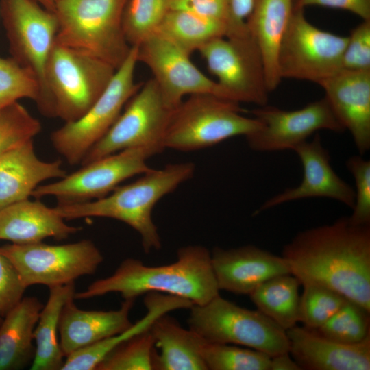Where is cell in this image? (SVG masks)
I'll return each instance as SVG.
<instances>
[{
    "label": "cell",
    "instance_id": "cell-1",
    "mask_svg": "<svg viewBox=\"0 0 370 370\" xmlns=\"http://www.w3.org/2000/svg\"><path fill=\"white\" fill-rule=\"evenodd\" d=\"M301 284L328 287L370 312V225L348 217L298 233L283 249Z\"/></svg>",
    "mask_w": 370,
    "mask_h": 370
},
{
    "label": "cell",
    "instance_id": "cell-2",
    "mask_svg": "<svg viewBox=\"0 0 370 370\" xmlns=\"http://www.w3.org/2000/svg\"><path fill=\"white\" fill-rule=\"evenodd\" d=\"M211 252L201 245H188L177 251L175 262L150 267L135 258H126L111 275L76 292L75 299H86L119 293L124 299H135L151 292L186 299L204 305L219 295Z\"/></svg>",
    "mask_w": 370,
    "mask_h": 370
},
{
    "label": "cell",
    "instance_id": "cell-3",
    "mask_svg": "<svg viewBox=\"0 0 370 370\" xmlns=\"http://www.w3.org/2000/svg\"><path fill=\"white\" fill-rule=\"evenodd\" d=\"M195 171L192 162L169 164L150 169L137 180L118 186L107 195L91 201L58 204L53 208L65 220L105 217L125 223L140 236L145 253L158 250L161 239L152 219L158 201L189 180Z\"/></svg>",
    "mask_w": 370,
    "mask_h": 370
},
{
    "label": "cell",
    "instance_id": "cell-4",
    "mask_svg": "<svg viewBox=\"0 0 370 370\" xmlns=\"http://www.w3.org/2000/svg\"><path fill=\"white\" fill-rule=\"evenodd\" d=\"M127 0H57L56 41L97 58L117 69L132 47L123 29Z\"/></svg>",
    "mask_w": 370,
    "mask_h": 370
},
{
    "label": "cell",
    "instance_id": "cell-5",
    "mask_svg": "<svg viewBox=\"0 0 370 370\" xmlns=\"http://www.w3.org/2000/svg\"><path fill=\"white\" fill-rule=\"evenodd\" d=\"M239 103L212 95H193L173 110L166 130L164 149L189 151L210 147L228 138L247 136L260 127L243 116Z\"/></svg>",
    "mask_w": 370,
    "mask_h": 370
},
{
    "label": "cell",
    "instance_id": "cell-6",
    "mask_svg": "<svg viewBox=\"0 0 370 370\" xmlns=\"http://www.w3.org/2000/svg\"><path fill=\"white\" fill-rule=\"evenodd\" d=\"M116 70L108 63L56 40L45 75L53 116L64 123L79 119L105 90Z\"/></svg>",
    "mask_w": 370,
    "mask_h": 370
},
{
    "label": "cell",
    "instance_id": "cell-7",
    "mask_svg": "<svg viewBox=\"0 0 370 370\" xmlns=\"http://www.w3.org/2000/svg\"><path fill=\"white\" fill-rule=\"evenodd\" d=\"M190 309L189 329L206 341L244 346L271 357L289 352L286 330L258 310L241 307L220 295Z\"/></svg>",
    "mask_w": 370,
    "mask_h": 370
},
{
    "label": "cell",
    "instance_id": "cell-8",
    "mask_svg": "<svg viewBox=\"0 0 370 370\" xmlns=\"http://www.w3.org/2000/svg\"><path fill=\"white\" fill-rule=\"evenodd\" d=\"M0 12L12 58L36 77L40 91L36 106L42 114L53 117L45 75L56 40V17L36 0H1Z\"/></svg>",
    "mask_w": 370,
    "mask_h": 370
},
{
    "label": "cell",
    "instance_id": "cell-9",
    "mask_svg": "<svg viewBox=\"0 0 370 370\" xmlns=\"http://www.w3.org/2000/svg\"><path fill=\"white\" fill-rule=\"evenodd\" d=\"M137 47H132L109 84L79 119L64 123L51 134L56 151L71 165L80 164L90 148L108 131L143 84L134 81Z\"/></svg>",
    "mask_w": 370,
    "mask_h": 370
},
{
    "label": "cell",
    "instance_id": "cell-10",
    "mask_svg": "<svg viewBox=\"0 0 370 370\" xmlns=\"http://www.w3.org/2000/svg\"><path fill=\"white\" fill-rule=\"evenodd\" d=\"M118 119L88 151L84 165L116 152L137 147L158 153L174 110L164 103L159 87L151 78L143 84L128 101Z\"/></svg>",
    "mask_w": 370,
    "mask_h": 370
},
{
    "label": "cell",
    "instance_id": "cell-11",
    "mask_svg": "<svg viewBox=\"0 0 370 370\" xmlns=\"http://www.w3.org/2000/svg\"><path fill=\"white\" fill-rule=\"evenodd\" d=\"M348 36L322 30L305 17L304 9L294 8L280 47L278 69L282 79L306 80L319 84L343 69Z\"/></svg>",
    "mask_w": 370,
    "mask_h": 370
},
{
    "label": "cell",
    "instance_id": "cell-12",
    "mask_svg": "<svg viewBox=\"0 0 370 370\" xmlns=\"http://www.w3.org/2000/svg\"><path fill=\"white\" fill-rule=\"evenodd\" d=\"M0 252L13 263L27 288L75 282L93 275L103 261L102 253L89 239L62 245L12 243L0 247Z\"/></svg>",
    "mask_w": 370,
    "mask_h": 370
},
{
    "label": "cell",
    "instance_id": "cell-13",
    "mask_svg": "<svg viewBox=\"0 0 370 370\" xmlns=\"http://www.w3.org/2000/svg\"><path fill=\"white\" fill-rule=\"evenodd\" d=\"M198 51L231 101L267 104L269 91L263 62L249 29L241 34L215 38Z\"/></svg>",
    "mask_w": 370,
    "mask_h": 370
},
{
    "label": "cell",
    "instance_id": "cell-14",
    "mask_svg": "<svg viewBox=\"0 0 370 370\" xmlns=\"http://www.w3.org/2000/svg\"><path fill=\"white\" fill-rule=\"evenodd\" d=\"M156 152L145 147L125 149L82 165L58 181L38 186L31 196H51L58 204H71L101 198L125 180L149 171L147 160Z\"/></svg>",
    "mask_w": 370,
    "mask_h": 370
},
{
    "label": "cell",
    "instance_id": "cell-15",
    "mask_svg": "<svg viewBox=\"0 0 370 370\" xmlns=\"http://www.w3.org/2000/svg\"><path fill=\"white\" fill-rule=\"evenodd\" d=\"M136 47L138 62L151 70L164 103L171 110L186 95L207 94L230 100L216 81L192 62L190 55L160 34L154 33Z\"/></svg>",
    "mask_w": 370,
    "mask_h": 370
},
{
    "label": "cell",
    "instance_id": "cell-16",
    "mask_svg": "<svg viewBox=\"0 0 370 370\" xmlns=\"http://www.w3.org/2000/svg\"><path fill=\"white\" fill-rule=\"evenodd\" d=\"M251 114L260 127L245 138L249 147L259 152L293 150L321 130H345L325 97L297 110H284L267 104L254 109Z\"/></svg>",
    "mask_w": 370,
    "mask_h": 370
},
{
    "label": "cell",
    "instance_id": "cell-17",
    "mask_svg": "<svg viewBox=\"0 0 370 370\" xmlns=\"http://www.w3.org/2000/svg\"><path fill=\"white\" fill-rule=\"evenodd\" d=\"M303 167L301 183L265 201L256 213L295 200L324 197L334 199L351 208L355 201L354 189L333 170L328 151L323 147L320 135L306 140L293 149Z\"/></svg>",
    "mask_w": 370,
    "mask_h": 370
},
{
    "label": "cell",
    "instance_id": "cell-18",
    "mask_svg": "<svg viewBox=\"0 0 370 370\" xmlns=\"http://www.w3.org/2000/svg\"><path fill=\"white\" fill-rule=\"evenodd\" d=\"M212 265L219 290L249 295L269 279L291 273L286 260L254 245L228 249L215 247Z\"/></svg>",
    "mask_w": 370,
    "mask_h": 370
},
{
    "label": "cell",
    "instance_id": "cell-19",
    "mask_svg": "<svg viewBox=\"0 0 370 370\" xmlns=\"http://www.w3.org/2000/svg\"><path fill=\"white\" fill-rule=\"evenodd\" d=\"M319 85L334 116L363 155L370 149V70L343 69Z\"/></svg>",
    "mask_w": 370,
    "mask_h": 370
},
{
    "label": "cell",
    "instance_id": "cell-20",
    "mask_svg": "<svg viewBox=\"0 0 370 370\" xmlns=\"http://www.w3.org/2000/svg\"><path fill=\"white\" fill-rule=\"evenodd\" d=\"M286 332L289 354L301 369H370V336L358 343L344 344L304 326L295 325Z\"/></svg>",
    "mask_w": 370,
    "mask_h": 370
},
{
    "label": "cell",
    "instance_id": "cell-21",
    "mask_svg": "<svg viewBox=\"0 0 370 370\" xmlns=\"http://www.w3.org/2000/svg\"><path fill=\"white\" fill-rule=\"evenodd\" d=\"M69 300L59 321V341L65 358L71 354L129 328L134 299H124L116 310H84Z\"/></svg>",
    "mask_w": 370,
    "mask_h": 370
},
{
    "label": "cell",
    "instance_id": "cell-22",
    "mask_svg": "<svg viewBox=\"0 0 370 370\" xmlns=\"http://www.w3.org/2000/svg\"><path fill=\"white\" fill-rule=\"evenodd\" d=\"M66 175L60 160L37 156L33 140L14 147L0 156V209L29 199L42 182Z\"/></svg>",
    "mask_w": 370,
    "mask_h": 370
},
{
    "label": "cell",
    "instance_id": "cell-23",
    "mask_svg": "<svg viewBox=\"0 0 370 370\" xmlns=\"http://www.w3.org/2000/svg\"><path fill=\"white\" fill-rule=\"evenodd\" d=\"M81 227L68 225L53 208L29 199L0 209V240L32 244L47 238H67Z\"/></svg>",
    "mask_w": 370,
    "mask_h": 370
},
{
    "label": "cell",
    "instance_id": "cell-24",
    "mask_svg": "<svg viewBox=\"0 0 370 370\" xmlns=\"http://www.w3.org/2000/svg\"><path fill=\"white\" fill-rule=\"evenodd\" d=\"M293 8V0H256L247 20L262 56L269 92L280 85L278 54Z\"/></svg>",
    "mask_w": 370,
    "mask_h": 370
},
{
    "label": "cell",
    "instance_id": "cell-25",
    "mask_svg": "<svg viewBox=\"0 0 370 370\" xmlns=\"http://www.w3.org/2000/svg\"><path fill=\"white\" fill-rule=\"evenodd\" d=\"M34 296L23 297L0 325V370L30 366L35 355L34 332L43 307Z\"/></svg>",
    "mask_w": 370,
    "mask_h": 370
},
{
    "label": "cell",
    "instance_id": "cell-26",
    "mask_svg": "<svg viewBox=\"0 0 370 370\" xmlns=\"http://www.w3.org/2000/svg\"><path fill=\"white\" fill-rule=\"evenodd\" d=\"M144 303L147 312L141 319L119 334L67 356L62 370H96L111 352L131 337L147 330L158 317L173 310L190 308L193 306L186 299L156 292L146 293Z\"/></svg>",
    "mask_w": 370,
    "mask_h": 370
},
{
    "label": "cell",
    "instance_id": "cell-27",
    "mask_svg": "<svg viewBox=\"0 0 370 370\" xmlns=\"http://www.w3.org/2000/svg\"><path fill=\"white\" fill-rule=\"evenodd\" d=\"M153 337V369L207 370L200 354L201 338L184 328L167 313L158 317L149 328Z\"/></svg>",
    "mask_w": 370,
    "mask_h": 370
},
{
    "label": "cell",
    "instance_id": "cell-28",
    "mask_svg": "<svg viewBox=\"0 0 370 370\" xmlns=\"http://www.w3.org/2000/svg\"><path fill=\"white\" fill-rule=\"evenodd\" d=\"M47 301L43 306L34 332L35 355L32 370H62L65 356L58 339L59 321L64 304L75 298V282L49 288Z\"/></svg>",
    "mask_w": 370,
    "mask_h": 370
},
{
    "label": "cell",
    "instance_id": "cell-29",
    "mask_svg": "<svg viewBox=\"0 0 370 370\" xmlns=\"http://www.w3.org/2000/svg\"><path fill=\"white\" fill-rule=\"evenodd\" d=\"M299 280L291 273L265 281L249 295L257 310L284 330L299 321Z\"/></svg>",
    "mask_w": 370,
    "mask_h": 370
},
{
    "label": "cell",
    "instance_id": "cell-30",
    "mask_svg": "<svg viewBox=\"0 0 370 370\" xmlns=\"http://www.w3.org/2000/svg\"><path fill=\"white\" fill-rule=\"evenodd\" d=\"M226 32L223 21L171 9L156 32L190 56L211 40L225 36Z\"/></svg>",
    "mask_w": 370,
    "mask_h": 370
},
{
    "label": "cell",
    "instance_id": "cell-31",
    "mask_svg": "<svg viewBox=\"0 0 370 370\" xmlns=\"http://www.w3.org/2000/svg\"><path fill=\"white\" fill-rule=\"evenodd\" d=\"M171 0H127L122 25L131 47L138 46L153 34L171 9Z\"/></svg>",
    "mask_w": 370,
    "mask_h": 370
},
{
    "label": "cell",
    "instance_id": "cell-32",
    "mask_svg": "<svg viewBox=\"0 0 370 370\" xmlns=\"http://www.w3.org/2000/svg\"><path fill=\"white\" fill-rule=\"evenodd\" d=\"M200 354L207 370H270L271 356L236 345L208 342L201 338Z\"/></svg>",
    "mask_w": 370,
    "mask_h": 370
},
{
    "label": "cell",
    "instance_id": "cell-33",
    "mask_svg": "<svg viewBox=\"0 0 370 370\" xmlns=\"http://www.w3.org/2000/svg\"><path fill=\"white\" fill-rule=\"evenodd\" d=\"M369 312L347 300L321 327L314 330L321 336L344 344H355L370 336Z\"/></svg>",
    "mask_w": 370,
    "mask_h": 370
},
{
    "label": "cell",
    "instance_id": "cell-34",
    "mask_svg": "<svg viewBox=\"0 0 370 370\" xmlns=\"http://www.w3.org/2000/svg\"><path fill=\"white\" fill-rule=\"evenodd\" d=\"M299 298V321L304 327L317 330L332 317L348 300L341 293L317 284L302 285Z\"/></svg>",
    "mask_w": 370,
    "mask_h": 370
},
{
    "label": "cell",
    "instance_id": "cell-35",
    "mask_svg": "<svg viewBox=\"0 0 370 370\" xmlns=\"http://www.w3.org/2000/svg\"><path fill=\"white\" fill-rule=\"evenodd\" d=\"M149 328L119 345L100 362L96 370L153 369L154 341Z\"/></svg>",
    "mask_w": 370,
    "mask_h": 370
},
{
    "label": "cell",
    "instance_id": "cell-36",
    "mask_svg": "<svg viewBox=\"0 0 370 370\" xmlns=\"http://www.w3.org/2000/svg\"><path fill=\"white\" fill-rule=\"evenodd\" d=\"M42 130L40 122L18 101L0 109V156L33 140Z\"/></svg>",
    "mask_w": 370,
    "mask_h": 370
},
{
    "label": "cell",
    "instance_id": "cell-37",
    "mask_svg": "<svg viewBox=\"0 0 370 370\" xmlns=\"http://www.w3.org/2000/svg\"><path fill=\"white\" fill-rule=\"evenodd\" d=\"M40 91L34 74L14 58L0 57V109L22 98L37 104Z\"/></svg>",
    "mask_w": 370,
    "mask_h": 370
},
{
    "label": "cell",
    "instance_id": "cell-38",
    "mask_svg": "<svg viewBox=\"0 0 370 370\" xmlns=\"http://www.w3.org/2000/svg\"><path fill=\"white\" fill-rule=\"evenodd\" d=\"M346 167L354 177L355 201L348 217L355 225H370V161L360 156H353L346 161Z\"/></svg>",
    "mask_w": 370,
    "mask_h": 370
},
{
    "label": "cell",
    "instance_id": "cell-39",
    "mask_svg": "<svg viewBox=\"0 0 370 370\" xmlns=\"http://www.w3.org/2000/svg\"><path fill=\"white\" fill-rule=\"evenodd\" d=\"M343 69L370 70V20L362 21L352 29L343 56Z\"/></svg>",
    "mask_w": 370,
    "mask_h": 370
},
{
    "label": "cell",
    "instance_id": "cell-40",
    "mask_svg": "<svg viewBox=\"0 0 370 370\" xmlns=\"http://www.w3.org/2000/svg\"><path fill=\"white\" fill-rule=\"evenodd\" d=\"M27 287L10 260L0 252V315L4 317L23 298Z\"/></svg>",
    "mask_w": 370,
    "mask_h": 370
},
{
    "label": "cell",
    "instance_id": "cell-41",
    "mask_svg": "<svg viewBox=\"0 0 370 370\" xmlns=\"http://www.w3.org/2000/svg\"><path fill=\"white\" fill-rule=\"evenodd\" d=\"M171 9L190 12L227 23V0H171Z\"/></svg>",
    "mask_w": 370,
    "mask_h": 370
},
{
    "label": "cell",
    "instance_id": "cell-42",
    "mask_svg": "<svg viewBox=\"0 0 370 370\" xmlns=\"http://www.w3.org/2000/svg\"><path fill=\"white\" fill-rule=\"evenodd\" d=\"M310 5L347 10L362 21L370 20V0H293L294 8L304 9Z\"/></svg>",
    "mask_w": 370,
    "mask_h": 370
},
{
    "label": "cell",
    "instance_id": "cell-43",
    "mask_svg": "<svg viewBox=\"0 0 370 370\" xmlns=\"http://www.w3.org/2000/svg\"><path fill=\"white\" fill-rule=\"evenodd\" d=\"M228 21L225 36H234L245 32L247 20L251 14L256 0H227Z\"/></svg>",
    "mask_w": 370,
    "mask_h": 370
},
{
    "label": "cell",
    "instance_id": "cell-44",
    "mask_svg": "<svg viewBox=\"0 0 370 370\" xmlns=\"http://www.w3.org/2000/svg\"><path fill=\"white\" fill-rule=\"evenodd\" d=\"M289 352L271 357L270 370H301Z\"/></svg>",
    "mask_w": 370,
    "mask_h": 370
},
{
    "label": "cell",
    "instance_id": "cell-45",
    "mask_svg": "<svg viewBox=\"0 0 370 370\" xmlns=\"http://www.w3.org/2000/svg\"><path fill=\"white\" fill-rule=\"evenodd\" d=\"M45 9L53 12L54 6L57 0H36Z\"/></svg>",
    "mask_w": 370,
    "mask_h": 370
},
{
    "label": "cell",
    "instance_id": "cell-46",
    "mask_svg": "<svg viewBox=\"0 0 370 370\" xmlns=\"http://www.w3.org/2000/svg\"><path fill=\"white\" fill-rule=\"evenodd\" d=\"M3 319V317L0 315V325H1V323H2Z\"/></svg>",
    "mask_w": 370,
    "mask_h": 370
}]
</instances>
